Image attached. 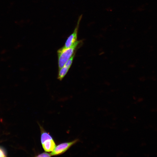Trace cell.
<instances>
[{
    "mask_svg": "<svg viewBox=\"0 0 157 157\" xmlns=\"http://www.w3.org/2000/svg\"><path fill=\"white\" fill-rule=\"evenodd\" d=\"M81 42V41L77 40L70 47L65 48L63 47L58 50L59 69L64 66L66 63L74 53L78 46Z\"/></svg>",
    "mask_w": 157,
    "mask_h": 157,
    "instance_id": "1",
    "label": "cell"
},
{
    "mask_svg": "<svg viewBox=\"0 0 157 157\" xmlns=\"http://www.w3.org/2000/svg\"><path fill=\"white\" fill-rule=\"evenodd\" d=\"M78 141L76 139L72 141L60 143L55 147L50 154L51 156H57L61 155L65 152L71 146Z\"/></svg>",
    "mask_w": 157,
    "mask_h": 157,
    "instance_id": "2",
    "label": "cell"
},
{
    "mask_svg": "<svg viewBox=\"0 0 157 157\" xmlns=\"http://www.w3.org/2000/svg\"><path fill=\"white\" fill-rule=\"evenodd\" d=\"M82 17V15L79 17L74 29L72 33L67 38L63 47L65 48L70 47L78 40L77 38L78 31Z\"/></svg>",
    "mask_w": 157,
    "mask_h": 157,
    "instance_id": "3",
    "label": "cell"
},
{
    "mask_svg": "<svg viewBox=\"0 0 157 157\" xmlns=\"http://www.w3.org/2000/svg\"><path fill=\"white\" fill-rule=\"evenodd\" d=\"M41 143L44 150L47 152L53 151L56 145L53 138L47 139Z\"/></svg>",
    "mask_w": 157,
    "mask_h": 157,
    "instance_id": "4",
    "label": "cell"
},
{
    "mask_svg": "<svg viewBox=\"0 0 157 157\" xmlns=\"http://www.w3.org/2000/svg\"><path fill=\"white\" fill-rule=\"evenodd\" d=\"M69 68L64 66L59 69L58 75V78L61 80L67 73Z\"/></svg>",
    "mask_w": 157,
    "mask_h": 157,
    "instance_id": "5",
    "label": "cell"
},
{
    "mask_svg": "<svg viewBox=\"0 0 157 157\" xmlns=\"http://www.w3.org/2000/svg\"><path fill=\"white\" fill-rule=\"evenodd\" d=\"M75 53H74L72 57L67 60L64 65L69 68H70L72 64L74 56Z\"/></svg>",
    "mask_w": 157,
    "mask_h": 157,
    "instance_id": "6",
    "label": "cell"
},
{
    "mask_svg": "<svg viewBox=\"0 0 157 157\" xmlns=\"http://www.w3.org/2000/svg\"><path fill=\"white\" fill-rule=\"evenodd\" d=\"M51 155L50 154L46 152H44L39 154L38 155L36 156L37 157H51Z\"/></svg>",
    "mask_w": 157,
    "mask_h": 157,
    "instance_id": "7",
    "label": "cell"
},
{
    "mask_svg": "<svg viewBox=\"0 0 157 157\" xmlns=\"http://www.w3.org/2000/svg\"><path fill=\"white\" fill-rule=\"evenodd\" d=\"M5 154L3 151L0 149V157H4L5 156Z\"/></svg>",
    "mask_w": 157,
    "mask_h": 157,
    "instance_id": "8",
    "label": "cell"
}]
</instances>
